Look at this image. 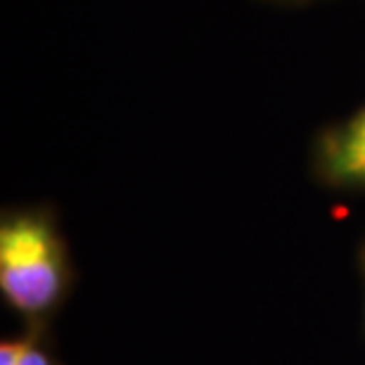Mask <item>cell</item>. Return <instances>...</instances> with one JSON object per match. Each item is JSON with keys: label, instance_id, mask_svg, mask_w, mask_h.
Listing matches in <instances>:
<instances>
[{"label": "cell", "instance_id": "obj_4", "mask_svg": "<svg viewBox=\"0 0 365 365\" xmlns=\"http://www.w3.org/2000/svg\"><path fill=\"white\" fill-rule=\"evenodd\" d=\"M361 275H363V289H365V245L361 250Z\"/></svg>", "mask_w": 365, "mask_h": 365}, {"label": "cell", "instance_id": "obj_2", "mask_svg": "<svg viewBox=\"0 0 365 365\" xmlns=\"http://www.w3.org/2000/svg\"><path fill=\"white\" fill-rule=\"evenodd\" d=\"M313 164L330 187L365 190V105L320 133Z\"/></svg>", "mask_w": 365, "mask_h": 365}, {"label": "cell", "instance_id": "obj_1", "mask_svg": "<svg viewBox=\"0 0 365 365\" xmlns=\"http://www.w3.org/2000/svg\"><path fill=\"white\" fill-rule=\"evenodd\" d=\"M71 289V261L46 209H17L0 221V294L26 325L46 327Z\"/></svg>", "mask_w": 365, "mask_h": 365}, {"label": "cell", "instance_id": "obj_3", "mask_svg": "<svg viewBox=\"0 0 365 365\" xmlns=\"http://www.w3.org/2000/svg\"><path fill=\"white\" fill-rule=\"evenodd\" d=\"M0 365H62L50 349L43 327L29 325L24 334L0 341Z\"/></svg>", "mask_w": 365, "mask_h": 365}]
</instances>
